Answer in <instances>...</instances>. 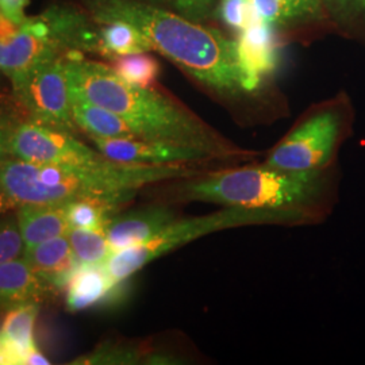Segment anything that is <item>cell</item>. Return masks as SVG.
<instances>
[{
	"label": "cell",
	"instance_id": "836d02e7",
	"mask_svg": "<svg viewBox=\"0 0 365 365\" xmlns=\"http://www.w3.org/2000/svg\"><path fill=\"white\" fill-rule=\"evenodd\" d=\"M11 209H13V207L10 206L9 200L6 199V196H4V194H3L1 190H0V215H1V214H6L9 210Z\"/></svg>",
	"mask_w": 365,
	"mask_h": 365
},
{
	"label": "cell",
	"instance_id": "44dd1931",
	"mask_svg": "<svg viewBox=\"0 0 365 365\" xmlns=\"http://www.w3.org/2000/svg\"><path fill=\"white\" fill-rule=\"evenodd\" d=\"M99 25V54L110 61L119 56L153 51L149 38L129 22L115 19Z\"/></svg>",
	"mask_w": 365,
	"mask_h": 365
},
{
	"label": "cell",
	"instance_id": "8992f818",
	"mask_svg": "<svg viewBox=\"0 0 365 365\" xmlns=\"http://www.w3.org/2000/svg\"><path fill=\"white\" fill-rule=\"evenodd\" d=\"M349 134L346 106L341 102L317 106L264 153L260 163L277 170H327L339 164V149Z\"/></svg>",
	"mask_w": 365,
	"mask_h": 365
},
{
	"label": "cell",
	"instance_id": "f546056e",
	"mask_svg": "<svg viewBox=\"0 0 365 365\" xmlns=\"http://www.w3.org/2000/svg\"><path fill=\"white\" fill-rule=\"evenodd\" d=\"M16 122H14L3 110H0V167L13 158L11 140Z\"/></svg>",
	"mask_w": 365,
	"mask_h": 365
},
{
	"label": "cell",
	"instance_id": "d6986e66",
	"mask_svg": "<svg viewBox=\"0 0 365 365\" xmlns=\"http://www.w3.org/2000/svg\"><path fill=\"white\" fill-rule=\"evenodd\" d=\"M72 115L78 129L86 131L88 137L99 138H138L130 126L102 106L95 105L83 98L72 96Z\"/></svg>",
	"mask_w": 365,
	"mask_h": 365
},
{
	"label": "cell",
	"instance_id": "ac0fdd59",
	"mask_svg": "<svg viewBox=\"0 0 365 365\" xmlns=\"http://www.w3.org/2000/svg\"><path fill=\"white\" fill-rule=\"evenodd\" d=\"M15 217L25 248L66 235L71 229L66 205H24L16 207Z\"/></svg>",
	"mask_w": 365,
	"mask_h": 365
},
{
	"label": "cell",
	"instance_id": "6da1fadb",
	"mask_svg": "<svg viewBox=\"0 0 365 365\" xmlns=\"http://www.w3.org/2000/svg\"><path fill=\"white\" fill-rule=\"evenodd\" d=\"M66 72L69 95L115 113L138 138L190 148L225 165L252 163L265 153L235 144L176 99L130 84L81 52L66 53Z\"/></svg>",
	"mask_w": 365,
	"mask_h": 365
},
{
	"label": "cell",
	"instance_id": "9a60e30c",
	"mask_svg": "<svg viewBox=\"0 0 365 365\" xmlns=\"http://www.w3.org/2000/svg\"><path fill=\"white\" fill-rule=\"evenodd\" d=\"M24 257L52 289L64 291L78 265L66 235L25 248Z\"/></svg>",
	"mask_w": 365,
	"mask_h": 365
},
{
	"label": "cell",
	"instance_id": "ffe728a7",
	"mask_svg": "<svg viewBox=\"0 0 365 365\" xmlns=\"http://www.w3.org/2000/svg\"><path fill=\"white\" fill-rule=\"evenodd\" d=\"M153 339H106L91 352L71 361L72 365L145 364L152 352Z\"/></svg>",
	"mask_w": 365,
	"mask_h": 365
},
{
	"label": "cell",
	"instance_id": "83f0119b",
	"mask_svg": "<svg viewBox=\"0 0 365 365\" xmlns=\"http://www.w3.org/2000/svg\"><path fill=\"white\" fill-rule=\"evenodd\" d=\"M322 0H280L282 24L315 16L321 11Z\"/></svg>",
	"mask_w": 365,
	"mask_h": 365
},
{
	"label": "cell",
	"instance_id": "2e32d148",
	"mask_svg": "<svg viewBox=\"0 0 365 365\" xmlns=\"http://www.w3.org/2000/svg\"><path fill=\"white\" fill-rule=\"evenodd\" d=\"M117 284L105 264H78L64 288L66 306L71 313H78L98 306L117 294Z\"/></svg>",
	"mask_w": 365,
	"mask_h": 365
},
{
	"label": "cell",
	"instance_id": "4fadbf2b",
	"mask_svg": "<svg viewBox=\"0 0 365 365\" xmlns=\"http://www.w3.org/2000/svg\"><path fill=\"white\" fill-rule=\"evenodd\" d=\"M41 303L31 302L6 312L0 325V365L51 364L34 341Z\"/></svg>",
	"mask_w": 365,
	"mask_h": 365
},
{
	"label": "cell",
	"instance_id": "e575fe53",
	"mask_svg": "<svg viewBox=\"0 0 365 365\" xmlns=\"http://www.w3.org/2000/svg\"><path fill=\"white\" fill-rule=\"evenodd\" d=\"M4 75H3V72H1V69H0V88H1V86H3V80H4Z\"/></svg>",
	"mask_w": 365,
	"mask_h": 365
},
{
	"label": "cell",
	"instance_id": "4dcf8cb0",
	"mask_svg": "<svg viewBox=\"0 0 365 365\" xmlns=\"http://www.w3.org/2000/svg\"><path fill=\"white\" fill-rule=\"evenodd\" d=\"M30 0H0V13L18 25L26 22V7Z\"/></svg>",
	"mask_w": 365,
	"mask_h": 365
},
{
	"label": "cell",
	"instance_id": "7c38bea8",
	"mask_svg": "<svg viewBox=\"0 0 365 365\" xmlns=\"http://www.w3.org/2000/svg\"><path fill=\"white\" fill-rule=\"evenodd\" d=\"M29 25L42 33L64 53L90 52L99 54V27L75 9L53 6L38 16H29Z\"/></svg>",
	"mask_w": 365,
	"mask_h": 365
},
{
	"label": "cell",
	"instance_id": "1f68e13d",
	"mask_svg": "<svg viewBox=\"0 0 365 365\" xmlns=\"http://www.w3.org/2000/svg\"><path fill=\"white\" fill-rule=\"evenodd\" d=\"M261 19L267 24H282L280 0H252Z\"/></svg>",
	"mask_w": 365,
	"mask_h": 365
},
{
	"label": "cell",
	"instance_id": "30bf717a",
	"mask_svg": "<svg viewBox=\"0 0 365 365\" xmlns=\"http://www.w3.org/2000/svg\"><path fill=\"white\" fill-rule=\"evenodd\" d=\"M235 52L252 90L267 96L271 90V76L279 60V39L274 25L257 21L240 31Z\"/></svg>",
	"mask_w": 365,
	"mask_h": 365
},
{
	"label": "cell",
	"instance_id": "3957f363",
	"mask_svg": "<svg viewBox=\"0 0 365 365\" xmlns=\"http://www.w3.org/2000/svg\"><path fill=\"white\" fill-rule=\"evenodd\" d=\"M153 188L157 200L170 205L292 210L322 223L339 202V164L322 170H284L252 161L203 170Z\"/></svg>",
	"mask_w": 365,
	"mask_h": 365
},
{
	"label": "cell",
	"instance_id": "d4e9b609",
	"mask_svg": "<svg viewBox=\"0 0 365 365\" xmlns=\"http://www.w3.org/2000/svg\"><path fill=\"white\" fill-rule=\"evenodd\" d=\"M220 16L226 26L237 31H242L261 19L252 0H221Z\"/></svg>",
	"mask_w": 365,
	"mask_h": 365
},
{
	"label": "cell",
	"instance_id": "8fae6325",
	"mask_svg": "<svg viewBox=\"0 0 365 365\" xmlns=\"http://www.w3.org/2000/svg\"><path fill=\"white\" fill-rule=\"evenodd\" d=\"M178 205L156 200L141 209L115 214L105 227L106 237L113 253L144 244L158 235L172 222L180 218Z\"/></svg>",
	"mask_w": 365,
	"mask_h": 365
},
{
	"label": "cell",
	"instance_id": "4316f807",
	"mask_svg": "<svg viewBox=\"0 0 365 365\" xmlns=\"http://www.w3.org/2000/svg\"><path fill=\"white\" fill-rule=\"evenodd\" d=\"M173 11L190 21H202L209 16L215 0H160Z\"/></svg>",
	"mask_w": 365,
	"mask_h": 365
},
{
	"label": "cell",
	"instance_id": "7a4b0ae2",
	"mask_svg": "<svg viewBox=\"0 0 365 365\" xmlns=\"http://www.w3.org/2000/svg\"><path fill=\"white\" fill-rule=\"evenodd\" d=\"M93 22L125 21L137 27L161 53L205 91L230 110L265 96L252 90L238 64L235 42L218 30L140 0H86Z\"/></svg>",
	"mask_w": 365,
	"mask_h": 365
},
{
	"label": "cell",
	"instance_id": "5b68a950",
	"mask_svg": "<svg viewBox=\"0 0 365 365\" xmlns=\"http://www.w3.org/2000/svg\"><path fill=\"white\" fill-rule=\"evenodd\" d=\"M321 222L292 210L221 207L194 218H179L144 244L111 253L105 268L117 284H123L150 262L194 241L225 230L248 226H314Z\"/></svg>",
	"mask_w": 365,
	"mask_h": 365
},
{
	"label": "cell",
	"instance_id": "52a82bcc",
	"mask_svg": "<svg viewBox=\"0 0 365 365\" xmlns=\"http://www.w3.org/2000/svg\"><path fill=\"white\" fill-rule=\"evenodd\" d=\"M30 120L60 130H75L72 102L66 72V54L42 61L13 92Z\"/></svg>",
	"mask_w": 365,
	"mask_h": 365
},
{
	"label": "cell",
	"instance_id": "5bb4252c",
	"mask_svg": "<svg viewBox=\"0 0 365 365\" xmlns=\"http://www.w3.org/2000/svg\"><path fill=\"white\" fill-rule=\"evenodd\" d=\"M60 54L66 53L52 39L22 25L21 33L11 42L0 45V69L14 92L36 66Z\"/></svg>",
	"mask_w": 365,
	"mask_h": 365
},
{
	"label": "cell",
	"instance_id": "603a6c76",
	"mask_svg": "<svg viewBox=\"0 0 365 365\" xmlns=\"http://www.w3.org/2000/svg\"><path fill=\"white\" fill-rule=\"evenodd\" d=\"M66 237L78 264H105L113 253L105 229L71 227Z\"/></svg>",
	"mask_w": 365,
	"mask_h": 365
},
{
	"label": "cell",
	"instance_id": "277c9868",
	"mask_svg": "<svg viewBox=\"0 0 365 365\" xmlns=\"http://www.w3.org/2000/svg\"><path fill=\"white\" fill-rule=\"evenodd\" d=\"M207 170L211 168L133 165L110 158L99 164L78 167L37 164L13 157L0 167V190L13 209L24 205H66L81 197L126 205L144 188Z\"/></svg>",
	"mask_w": 365,
	"mask_h": 365
},
{
	"label": "cell",
	"instance_id": "ba28073f",
	"mask_svg": "<svg viewBox=\"0 0 365 365\" xmlns=\"http://www.w3.org/2000/svg\"><path fill=\"white\" fill-rule=\"evenodd\" d=\"M11 150L14 158L37 164L87 167L107 158L98 149L78 141L71 131L60 130L30 119L15 125Z\"/></svg>",
	"mask_w": 365,
	"mask_h": 365
},
{
	"label": "cell",
	"instance_id": "e0dca14e",
	"mask_svg": "<svg viewBox=\"0 0 365 365\" xmlns=\"http://www.w3.org/2000/svg\"><path fill=\"white\" fill-rule=\"evenodd\" d=\"M52 291L38 274L33 271L24 256L0 265V310L42 302Z\"/></svg>",
	"mask_w": 365,
	"mask_h": 365
},
{
	"label": "cell",
	"instance_id": "cb8c5ba5",
	"mask_svg": "<svg viewBox=\"0 0 365 365\" xmlns=\"http://www.w3.org/2000/svg\"><path fill=\"white\" fill-rule=\"evenodd\" d=\"M111 63L113 66H110L119 78L138 87L152 88L160 75V64L149 52L119 56L113 58Z\"/></svg>",
	"mask_w": 365,
	"mask_h": 365
},
{
	"label": "cell",
	"instance_id": "484cf974",
	"mask_svg": "<svg viewBox=\"0 0 365 365\" xmlns=\"http://www.w3.org/2000/svg\"><path fill=\"white\" fill-rule=\"evenodd\" d=\"M25 242L15 215H0V265L24 256Z\"/></svg>",
	"mask_w": 365,
	"mask_h": 365
},
{
	"label": "cell",
	"instance_id": "d6a6232c",
	"mask_svg": "<svg viewBox=\"0 0 365 365\" xmlns=\"http://www.w3.org/2000/svg\"><path fill=\"white\" fill-rule=\"evenodd\" d=\"M22 30V25H18L9 19L4 14L0 13V45L11 42Z\"/></svg>",
	"mask_w": 365,
	"mask_h": 365
},
{
	"label": "cell",
	"instance_id": "f1b7e54d",
	"mask_svg": "<svg viewBox=\"0 0 365 365\" xmlns=\"http://www.w3.org/2000/svg\"><path fill=\"white\" fill-rule=\"evenodd\" d=\"M336 18L351 19L365 14V0H324Z\"/></svg>",
	"mask_w": 365,
	"mask_h": 365
},
{
	"label": "cell",
	"instance_id": "9c48e42d",
	"mask_svg": "<svg viewBox=\"0 0 365 365\" xmlns=\"http://www.w3.org/2000/svg\"><path fill=\"white\" fill-rule=\"evenodd\" d=\"M93 146L103 156L133 165H195L218 168L226 167L211 157L190 148L149 141L143 138H99L90 137Z\"/></svg>",
	"mask_w": 365,
	"mask_h": 365
},
{
	"label": "cell",
	"instance_id": "7402d4cb",
	"mask_svg": "<svg viewBox=\"0 0 365 365\" xmlns=\"http://www.w3.org/2000/svg\"><path fill=\"white\" fill-rule=\"evenodd\" d=\"M123 205L98 197H81L66 203V218L71 227L105 229Z\"/></svg>",
	"mask_w": 365,
	"mask_h": 365
}]
</instances>
